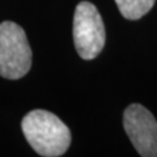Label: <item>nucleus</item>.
I'll use <instances>...</instances> for the list:
<instances>
[{
    "mask_svg": "<svg viewBox=\"0 0 157 157\" xmlns=\"http://www.w3.org/2000/svg\"><path fill=\"white\" fill-rule=\"evenodd\" d=\"M21 128L29 145L43 157L62 156L71 145L70 128L50 111L32 110L24 117Z\"/></svg>",
    "mask_w": 157,
    "mask_h": 157,
    "instance_id": "obj_1",
    "label": "nucleus"
},
{
    "mask_svg": "<svg viewBox=\"0 0 157 157\" xmlns=\"http://www.w3.org/2000/svg\"><path fill=\"white\" fill-rule=\"evenodd\" d=\"M32 47L24 29L12 21L0 24V76L17 80L32 68Z\"/></svg>",
    "mask_w": 157,
    "mask_h": 157,
    "instance_id": "obj_2",
    "label": "nucleus"
},
{
    "mask_svg": "<svg viewBox=\"0 0 157 157\" xmlns=\"http://www.w3.org/2000/svg\"><path fill=\"white\" fill-rule=\"evenodd\" d=\"M73 42L82 59L92 60L102 51L106 42L105 24L96 6L89 2L77 4L73 14Z\"/></svg>",
    "mask_w": 157,
    "mask_h": 157,
    "instance_id": "obj_3",
    "label": "nucleus"
},
{
    "mask_svg": "<svg viewBox=\"0 0 157 157\" xmlns=\"http://www.w3.org/2000/svg\"><path fill=\"white\" fill-rule=\"evenodd\" d=\"M123 127L136 152L143 157H157V121L140 104H131L124 110Z\"/></svg>",
    "mask_w": 157,
    "mask_h": 157,
    "instance_id": "obj_4",
    "label": "nucleus"
},
{
    "mask_svg": "<svg viewBox=\"0 0 157 157\" xmlns=\"http://www.w3.org/2000/svg\"><path fill=\"white\" fill-rule=\"evenodd\" d=\"M156 0H115L122 16L127 20H139L148 13Z\"/></svg>",
    "mask_w": 157,
    "mask_h": 157,
    "instance_id": "obj_5",
    "label": "nucleus"
}]
</instances>
